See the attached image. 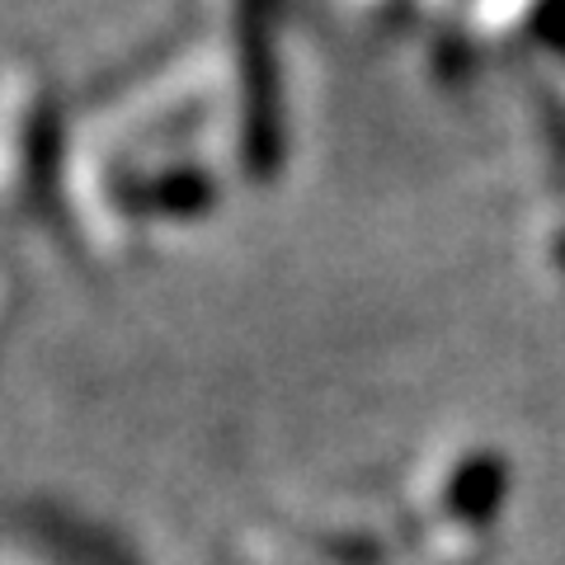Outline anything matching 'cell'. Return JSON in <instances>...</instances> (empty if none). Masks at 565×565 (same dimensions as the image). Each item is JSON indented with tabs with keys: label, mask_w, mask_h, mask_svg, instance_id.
<instances>
[{
	"label": "cell",
	"mask_w": 565,
	"mask_h": 565,
	"mask_svg": "<svg viewBox=\"0 0 565 565\" xmlns=\"http://www.w3.org/2000/svg\"><path fill=\"white\" fill-rule=\"evenodd\" d=\"M504 490H509V467H504V457H471V462L457 471V481H452V494H448V509L457 519H467V523H486L500 514V504H504Z\"/></svg>",
	"instance_id": "6da1fadb"
}]
</instances>
